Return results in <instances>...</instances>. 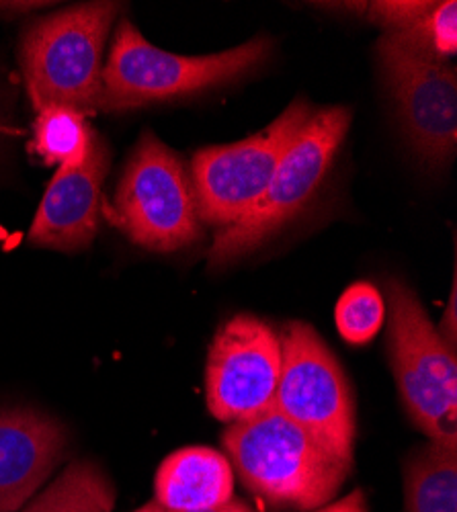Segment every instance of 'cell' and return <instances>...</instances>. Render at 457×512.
Wrapping results in <instances>:
<instances>
[{"mask_svg": "<svg viewBox=\"0 0 457 512\" xmlns=\"http://www.w3.org/2000/svg\"><path fill=\"white\" fill-rule=\"evenodd\" d=\"M269 50L267 37H255L228 52L181 56L154 48L130 21H121L101 72L99 111H126L222 87L257 70Z\"/></svg>", "mask_w": 457, "mask_h": 512, "instance_id": "2", "label": "cell"}, {"mask_svg": "<svg viewBox=\"0 0 457 512\" xmlns=\"http://www.w3.org/2000/svg\"><path fill=\"white\" fill-rule=\"evenodd\" d=\"M279 340L281 373L273 408L351 465L355 406L343 367L306 322L285 324Z\"/></svg>", "mask_w": 457, "mask_h": 512, "instance_id": "7", "label": "cell"}, {"mask_svg": "<svg viewBox=\"0 0 457 512\" xmlns=\"http://www.w3.org/2000/svg\"><path fill=\"white\" fill-rule=\"evenodd\" d=\"M234 500L230 461L210 447H187L166 457L154 480V502L169 510H216Z\"/></svg>", "mask_w": 457, "mask_h": 512, "instance_id": "13", "label": "cell"}, {"mask_svg": "<svg viewBox=\"0 0 457 512\" xmlns=\"http://www.w3.org/2000/svg\"><path fill=\"white\" fill-rule=\"evenodd\" d=\"M433 7L435 3H402V0L400 3H373L369 7V17L388 27V33L404 31L419 23Z\"/></svg>", "mask_w": 457, "mask_h": 512, "instance_id": "19", "label": "cell"}, {"mask_svg": "<svg viewBox=\"0 0 457 512\" xmlns=\"http://www.w3.org/2000/svg\"><path fill=\"white\" fill-rule=\"evenodd\" d=\"M314 113L306 99H298L261 134L199 150L191 164L199 220L220 230L238 222L261 199L287 148Z\"/></svg>", "mask_w": 457, "mask_h": 512, "instance_id": "8", "label": "cell"}, {"mask_svg": "<svg viewBox=\"0 0 457 512\" xmlns=\"http://www.w3.org/2000/svg\"><path fill=\"white\" fill-rule=\"evenodd\" d=\"M222 443L242 484L275 506L314 510L337 496L351 469L275 408L230 424Z\"/></svg>", "mask_w": 457, "mask_h": 512, "instance_id": "1", "label": "cell"}, {"mask_svg": "<svg viewBox=\"0 0 457 512\" xmlns=\"http://www.w3.org/2000/svg\"><path fill=\"white\" fill-rule=\"evenodd\" d=\"M281 373L279 332L255 316H236L216 334L205 371L207 408L224 422L273 408Z\"/></svg>", "mask_w": 457, "mask_h": 512, "instance_id": "10", "label": "cell"}, {"mask_svg": "<svg viewBox=\"0 0 457 512\" xmlns=\"http://www.w3.org/2000/svg\"><path fill=\"white\" fill-rule=\"evenodd\" d=\"M406 512H457V449L439 443L410 453L404 463Z\"/></svg>", "mask_w": 457, "mask_h": 512, "instance_id": "14", "label": "cell"}, {"mask_svg": "<svg viewBox=\"0 0 457 512\" xmlns=\"http://www.w3.org/2000/svg\"><path fill=\"white\" fill-rule=\"evenodd\" d=\"M109 150L95 134L89 156L78 164H62L50 181L29 228L27 240L41 248L74 252L87 248L99 232L103 181Z\"/></svg>", "mask_w": 457, "mask_h": 512, "instance_id": "11", "label": "cell"}, {"mask_svg": "<svg viewBox=\"0 0 457 512\" xmlns=\"http://www.w3.org/2000/svg\"><path fill=\"white\" fill-rule=\"evenodd\" d=\"M378 58L414 150L443 164L457 144L455 68L408 48L396 33L380 39Z\"/></svg>", "mask_w": 457, "mask_h": 512, "instance_id": "9", "label": "cell"}, {"mask_svg": "<svg viewBox=\"0 0 457 512\" xmlns=\"http://www.w3.org/2000/svg\"><path fill=\"white\" fill-rule=\"evenodd\" d=\"M115 3L78 5L33 23L21 41V68L37 111H99L103 50L117 17Z\"/></svg>", "mask_w": 457, "mask_h": 512, "instance_id": "3", "label": "cell"}, {"mask_svg": "<svg viewBox=\"0 0 457 512\" xmlns=\"http://www.w3.org/2000/svg\"><path fill=\"white\" fill-rule=\"evenodd\" d=\"M349 125L347 107L322 109L308 119L261 199L238 222L218 232L210 250L212 269H222L253 252L298 216L322 185Z\"/></svg>", "mask_w": 457, "mask_h": 512, "instance_id": "5", "label": "cell"}, {"mask_svg": "<svg viewBox=\"0 0 457 512\" xmlns=\"http://www.w3.org/2000/svg\"><path fill=\"white\" fill-rule=\"evenodd\" d=\"M390 33H396L408 48L447 62L457 52V5L453 0L435 5L419 23Z\"/></svg>", "mask_w": 457, "mask_h": 512, "instance_id": "18", "label": "cell"}, {"mask_svg": "<svg viewBox=\"0 0 457 512\" xmlns=\"http://www.w3.org/2000/svg\"><path fill=\"white\" fill-rule=\"evenodd\" d=\"M115 488L93 461H72L21 512H111Z\"/></svg>", "mask_w": 457, "mask_h": 512, "instance_id": "15", "label": "cell"}, {"mask_svg": "<svg viewBox=\"0 0 457 512\" xmlns=\"http://www.w3.org/2000/svg\"><path fill=\"white\" fill-rule=\"evenodd\" d=\"M318 512H367V502L363 490H353L349 496L324 506Z\"/></svg>", "mask_w": 457, "mask_h": 512, "instance_id": "20", "label": "cell"}, {"mask_svg": "<svg viewBox=\"0 0 457 512\" xmlns=\"http://www.w3.org/2000/svg\"><path fill=\"white\" fill-rule=\"evenodd\" d=\"M228 512H253V510L248 508L246 504L238 502V500H232V502H230V508H228Z\"/></svg>", "mask_w": 457, "mask_h": 512, "instance_id": "21", "label": "cell"}, {"mask_svg": "<svg viewBox=\"0 0 457 512\" xmlns=\"http://www.w3.org/2000/svg\"><path fill=\"white\" fill-rule=\"evenodd\" d=\"M95 132L87 115L66 107L37 111L33 123V148L46 164H78L89 156Z\"/></svg>", "mask_w": 457, "mask_h": 512, "instance_id": "16", "label": "cell"}, {"mask_svg": "<svg viewBox=\"0 0 457 512\" xmlns=\"http://www.w3.org/2000/svg\"><path fill=\"white\" fill-rule=\"evenodd\" d=\"M68 431L31 408L0 410V512L27 506L64 461Z\"/></svg>", "mask_w": 457, "mask_h": 512, "instance_id": "12", "label": "cell"}, {"mask_svg": "<svg viewBox=\"0 0 457 512\" xmlns=\"http://www.w3.org/2000/svg\"><path fill=\"white\" fill-rule=\"evenodd\" d=\"M388 349L396 386L412 422L431 443L457 449V357L421 300L402 281L388 283Z\"/></svg>", "mask_w": 457, "mask_h": 512, "instance_id": "4", "label": "cell"}, {"mask_svg": "<svg viewBox=\"0 0 457 512\" xmlns=\"http://www.w3.org/2000/svg\"><path fill=\"white\" fill-rule=\"evenodd\" d=\"M107 218L142 248L173 252L203 236L191 173L181 156L144 132L123 166Z\"/></svg>", "mask_w": 457, "mask_h": 512, "instance_id": "6", "label": "cell"}, {"mask_svg": "<svg viewBox=\"0 0 457 512\" xmlns=\"http://www.w3.org/2000/svg\"><path fill=\"white\" fill-rule=\"evenodd\" d=\"M337 328L353 345H363L376 336L386 320L382 293L369 283L351 285L337 304Z\"/></svg>", "mask_w": 457, "mask_h": 512, "instance_id": "17", "label": "cell"}]
</instances>
